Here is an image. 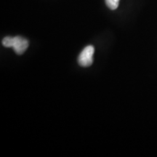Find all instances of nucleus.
Instances as JSON below:
<instances>
[{"instance_id": "7ed1b4c3", "label": "nucleus", "mask_w": 157, "mask_h": 157, "mask_svg": "<svg viewBox=\"0 0 157 157\" xmlns=\"http://www.w3.org/2000/svg\"><path fill=\"white\" fill-rule=\"evenodd\" d=\"M105 4L111 10H116L119 4V0H105Z\"/></svg>"}, {"instance_id": "f257e3e1", "label": "nucleus", "mask_w": 157, "mask_h": 157, "mask_svg": "<svg viewBox=\"0 0 157 157\" xmlns=\"http://www.w3.org/2000/svg\"><path fill=\"white\" fill-rule=\"evenodd\" d=\"M2 44L6 48H13L17 55H22L28 48L29 42L21 36H7L2 40Z\"/></svg>"}, {"instance_id": "f03ea898", "label": "nucleus", "mask_w": 157, "mask_h": 157, "mask_svg": "<svg viewBox=\"0 0 157 157\" xmlns=\"http://www.w3.org/2000/svg\"><path fill=\"white\" fill-rule=\"evenodd\" d=\"M95 52V48L92 45L87 46L78 58V64L82 67H88L91 66L93 62V55Z\"/></svg>"}]
</instances>
